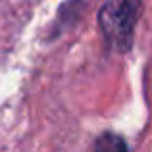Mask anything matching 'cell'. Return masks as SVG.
Wrapping results in <instances>:
<instances>
[{"label":"cell","mask_w":152,"mask_h":152,"mask_svg":"<svg viewBox=\"0 0 152 152\" xmlns=\"http://www.w3.org/2000/svg\"><path fill=\"white\" fill-rule=\"evenodd\" d=\"M142 0H108L98 12V27L108 48L125 54L133 46Z\"/></svg>","instance_id":"6da1fadb"},{"label":"cell","mask_w":152,"mask_h":152,"mask_svg":"<svg viewBox=\"0 0 152 152\" xmlns=\"http://www.w3.org/2000/svg\"><path fill=\"white\" fill-rule=\"evenodd\" d=\"M94 148L100 152H125L129 146L119 135L115 133H102L100 137L94 141Z\"/></svg>","instance_id":"3957f363"},{"label":"cell","mask_w":152,"mask_h":152,"mask_svg":"<svg viewBox=\"0 0 152 152\" xmlns=\"http://www.w3.org/2000/svg\"><path fill=\"white\" fill-rule=\"evenodd\" d=\"M83 8H85V2H83V0H67V2H64L62 6L58 8V15H56L54 25H52L50 39L58 37L64 29H67V27L73 25V23L79 19Z\"/></svg>","instance_id":"7a4b0ae2"}]
</instances>
